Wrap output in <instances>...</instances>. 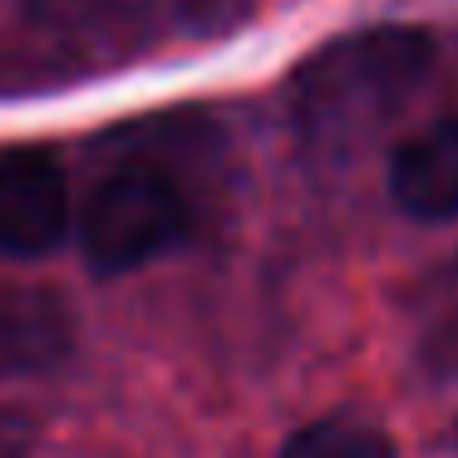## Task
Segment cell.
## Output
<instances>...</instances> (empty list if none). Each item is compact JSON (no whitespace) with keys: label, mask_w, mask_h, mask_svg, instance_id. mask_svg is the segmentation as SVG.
<instances>
[{"label":"cell","mask_w":458,"mask_h":458,"mask_svg":"<svg viewBox=\"0 0 458 458\" xmlns=\"http://www.w3.org/2000/svg\"><path fill=\"white\" fill-rule=\"evenodd\" d=\"M0 458H30V448H25V434L11 424V419H0Z\"/></svg>","instance_id":"8992f818"},{"label":"cell","mask_w":458,"mask_h":458,"mask_svg":"<svg viewBox=\"0 0 458 458\" xmlns=\"http://www.w3.org/2000/svg\"><path fill=\"white\" fill-rule=\"evenodd\" d=\"M389 198L419 222L458 217V123H434L394 148Z\"/></svg>","instance_id":"277c9868"},{"label":"cell","mask_w":458,"mask_h":458,"mask_svg":"<svg viewBox=\"0 0 458 458\" xmlns=\"http://www.w3.org/2000/svg\"><path fill=\"white\" fill-rule=\"evenodd\" d=\"M434 40L424 30H365L316 50L291 80L296 129L320 153H355L409 109L428 80Z\"/></svg>","instance_id":"6da1fadb"},{"label":"cell","mask_w":458,"mask_h":458,"mask_svg":"<svg viewBox=\"0 0 458 458\" xmlns=\"http://www.w3.org/2000/svg\"><path fill=\"white\" fill-rule=\"evenodd\" d=\"M188 237V198L158 168H119L80 212V247L99 276H123Z\"/></svg>","instance_id":"7a4b0ae2"},{"label":"cell","mask_w":458,"mask_h":458,"mask_svg":"<svg viewBox=\"0 0 458 458\" xmlns=\"http://www.w3.org/2000/svg\"><path fill=\"white\" fill-rule=\"evenodd\" d=\"M64 232H70L64 173L40 153H5L0 158V257H45L64 242Z\"/></svg>","instance_id":"3957f363"},{"label":"cell","mask_w":458,"mask_h":458,"mask_svg":"<svg viewBox=\"0 0 458 458\" xmlns=\"http://www.w3.org/2000/svg\"><path fill=\"white\" fill-rule=\"evenodd\" d=\"M281 458H394V444L385 428L360 419H316L291 434Z\"/></svg>","instance_id":"5b68a950"}]
</instances>
